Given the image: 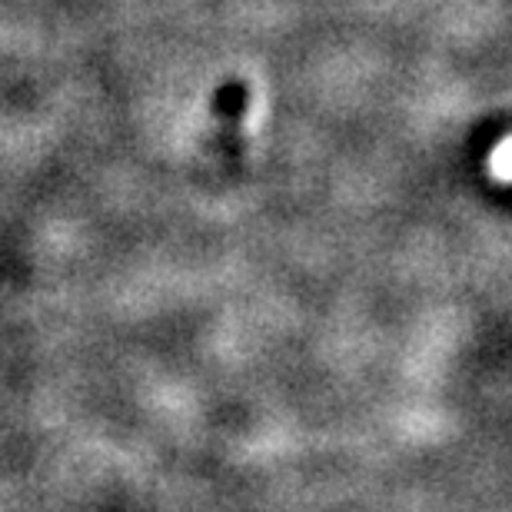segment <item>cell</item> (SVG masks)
Returning <instances> with one entry per match:
<instances>
[{
	"instance_id": "cell-1",
	"label": "cell",
	"mask_w": 512,
	"mask_h": 512,
	"mask_svg": "<svg viewBox=\"0 0 512 512\" xmlns=\"http://www.w3.org/2000/svg\"><path fill=\"white\" fill-rule=\"evenodd\" d=\"M506 150H509L506 143H499V150H496V177L503 180V183L509 180V167H506V160H509V157H506Z\"/></svg>"
}]
</instances>
